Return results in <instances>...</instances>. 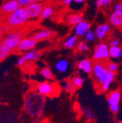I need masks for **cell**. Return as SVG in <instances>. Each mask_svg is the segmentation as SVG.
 I'll list each match as a JSON object with an SVG mask.
<instances>
[{
  "mask_svg": "<svg viewBox=\"0 0 122 123\" xmlns=\"http://www.w3.org/2000/svg\"><path fill=\"white\" fill-rule=\"evenodd\" d=\"M45 98L37 92L28 93L25 98L24 109L26 112L32 117H38L43 111L45 105Z\"/></svg>",
  "mask_w": 122,
  "mask_h": 123,
  "instance_id": "1",
  "label": "cell"
},
{
  "mask_svg": "<svg viewBox=\"0 0 122 123\" xmlns=\"http://www.w3.org/2000/svg\"><path fill=\"white\" fill-rule=\"evenodd\" d=\"M29 17L26 9L23 7H19L16 12L6 16L5 24L10 25L12 28L19 27L25 25L29 21Z\"/></svg>",
  "mask_w": 122,
  "mask_h": 123,
  "instance_id": "2",
  "label": "cell"
},
{
  "mask_svg": "<svg viewBox=\"0 0 122 123\" xmlns=\"http://www.w3.org/2000/svg\"><path fill=\"white\" fill-rule=\"evenodd\" d=\"M22 39L23 35L21 32H11L4 36L1 42V45L5 46L12 51L18 49Z\"/></svg>",
  "mask_w": 122,
  "mask_h": 123,
  "instance_id": "3",
  "label": "cell"
},
{
  "mask_svg": "<svg viewBox=\"0 0 122 123\" xmlns=\"http://www.w3.org/2000/svg\"><path fill=\"white\" fill-rule=\"evenodd\" d=\"M92 73L96 81L97 82V84H99L100 87L108 80L110 74V70H108L107 65H105L102 62H95L94 64Z\"/></svg>",
  "mask_w": 122,
  "mask_h": 123,
  "instance_id": "4",
  "label": "cell"
},
{
  "mask_svg": "<svg viewBox=\"0 0 122 123\" xmlns=\"http://www.w3.org/2000/svg\"><path fill=\"white\" fill-rule=\"evenodd\" d=\"M93 60L96 62H102L110 58V45L104 42L97 43L94 49Z\"/></svg>",
  "mask_w": 122,
  "mask_h": 123,
  "instance_id": "5",
  "label": "cell"
},
{
  "mask_svg": "<svg viewBox=\"0 0 122 123\" xmlns=\"http://www.w3.org/2000/svg\"><path fill=\"white\" fill-rule=\"evenodd\" d=\"M121 98V94L120 91L114 90L110 92L108 95V103L110 110L112 113L116 114L120 108V101Z\"/></svg>",
  "mask_w": 122,
  "mask_h": 123,
  "instance_id": "6",
  "label": "cell"
},
{
  "mask_svg": "<svg viewBox=\"0 0 122 123\" xmlns=\"http://www.w3.org/2000/svg\"><path fill=\"white\" fill-rule=\"evenodd\" d=\"M44 6L42 3L40 2H34L26 7V11L27 12L29 19L33 21V20H37L38 18H40L41 14L42 12Z\"/></svg>",
  "mask_w": 122,
  "mask_h": 123,
  "instance_id": "7",
  "label": "cell"
},
{
  "mask_svg": "<svg viewBox=\"0 0 122 123\" xmlns=\"http://www.w3.org/2000/svg\"><path fill=\"white\" fill-rule=\"evenodd\" d=\"M37 44V41L32 37H23L21 40L17 50L19 52H22V53L27 52L29 51L33 50L35 48Z\"/></svg>",
  "mask_w": 122,
  "mask_h": 123,
  "instance_id": "8",
  "label": "cell"
},
{
  "mask_svg": "<svg viewBox=\"0 0 122 123\" xmlns=\"http://www.w3.org/2000/svg\"><path fill=\"white\" fill-rule=\"evenodd\" d=\"M20 5L18 2V0H7L1 6V11L5 16L10 15V14L16 12Z\"/></svg>",
  "mask_w": 122,
  "mask_h": 123,
  "instance_id": "9",
  "label": "cell"
},
{
  "mask_svg": "<svg viewBox=\"0 0 122 123\" xmlns=\"http://www.w3.org/2000/svg\"><path fill=\"white\" fill-rule=\"evenodd\" d=\"M54 86L50 81H43L37 86V92L45 96H51L54 92Z\"/></svg>",
  "mask_w": 122,
  "mask_h": 123,
  "instance_id": "10",
  "label": "cell"
},
{
  "mask_svg": "<svg viewBox=\"0 0 122 123\" xmlns=\"http://www.w3.org/2000/svg\"><path fill=\"white\" fill-rule=\"evenodd\" d=\"M110 29H111L110 25H109L107 23L98 24L94 29V32L96 34L97 38L99 40H104L110 32Z\"/></svg>",
  "mask_w": 122,
  "mask_h": 123,
  "instance_id": "11",
  "label": "cell"
},
{
  "mask_svg": "<svg viewBox=\"0 0 122 123\" xmlns=\"http://www.w3.org/2000/svg\"><path fill=\"white\" fill-rule=\"evenodd\" d=\"M91 29L90 22L83 20L81 22L74 26V32L78 37H83Z\"/></svg>",
  "mask_w": 122,
  "mask_h": 123,
  "instance_id": "12",
  "label": "cell"
},
{
  "mask_svg": "<svg viewBox=\"0 0 122 123\" xmlns=\"http://www.w3.org/2000/svg\"><path fill=\"white\" fill-rule=\"evenodd\" d=\"M93 67L94 64L92 61L89 59H83L80 60L77 64L78 69L86 74H90L92 73Z\"/></svg>",
  "mask_w": 122,
  "mask_h": 123,
  "instance_id": "13",
  "label": "cell"
},
{
  "mask_svg": "<svg viewBox=\"0 0 122 123\" xmlns=\"http://www.w3.org/2000/svg\"><path fill=\"white\" fill-rule=\"evenodd\" d=\"M110 24L116 28L122 27V12L113 11L109 17Z\"/></svg>",
  "mask_w": 122,
  "mask_h": 123,
  "instance_id": "14",
  "label": "cell"
},
{
  "mask_svg": "<svg viewBox=\"0 0 122 123\" xmlns=\"http://www.w3.org/2000/svg\"><path fill=\"white\" fill-rule=\"evenodd\" d=\"M52 35H53L52 30L49 29H42L41 30H39L36 33H35L32 37L35 38L38 42V41H42L44 40L48 39L52 36Z\"/></svg>",
  "mask_w": 122,
  "mask_h": 123,
  "instance_id": "15",
  "label": "cell"
},
{
  "mask_svg": "<svg viewBox=\"0 0 122 123\" xmlns=\"http://www.w3.org/2000/svg\"><path fill=\"white\" fill-rule=\"evenodd\" d=\"M70 68V62L66 59H61L57 61L55 64V69L57 72L64 73L67 72Z\"/></svg>",
  "mask_w": 122,
  "mask_h": 123,
  "instance_id": "16",
  "label": "cell"
},
{
  "mask_svg": "<svg viewBox=\"0 0 122 123\" xmlns=\"http://www.w3.org/2000/svg\"><path fill=\"white\" fill-rule=\"evenodd\" d=\"M83 20V16L81 13H72L70 14L67 18V24L73 27L75 26L80 22H81Z\"/></svg>",
  "mask_w": 122,
  "mask_h": 123,
  "instance_id": "17",
  "label": "cell"
},
{
  "mask_svg": "<svg viewBox=\"0 0 122 123\" xmlns=\"http://www.w3.org/2000/svg\"><path fill=\"white\" fill-rule=\"evenodd\" d=\"M78 36L76 35H71L64 42V46L67 49H72L77 46Z\"/></svg>",
  "mask_w": 122,
  "mask_h": 123,
  "instance_id": "18",
  "label": "cell"
},
{
  "mask_svg": "<svg viewBox=\"0 0 122 123\" xmlns=\"http://www.w3.org/2000/svg\"><path fill=\"white\" fill-rule=\"evenodd\" d=\"M54 8L51 5H46L44 7L42 12L40 16V20L41 21H45L50 18L54 13Z\"/></svg>",
  "mask_w": 122,
  "mask_h": 123,
  "instance_id": "19",
  "label": "cell"
},
{
  "mask_svg": "<svg viewBox=\"0 0 122 123\" xmlns=\"http://www.w3.org/2000/svg\"><path fill=\"white\" fill-rule=\"evenodd\" d=\"M122 57V48L120 46H110V58L119 59Z\"/></svg>",
  "mask_w": 122,
  "mask_h": 123,
  "instance_id": "20",
  "label": "cell"
},
{
  "mask_svg": "<svg viewBox=\"0 0 122 123\" xmlns=\"http://www.w3.org/2000/svg\"><path fill=\"white\" fill-rule=\"evenodd\" d=\"M115 75H116V74H115V73H113V72H111V71H110V74H109V77H108V80H107L99 88L101 89V91L102 92H107V91H108L109 90V89H110V85H111V84L113 83V80H114V79H115Z\"/></svg>",
  "mask_w": 122,
  "mask_h": 123,
  "instance_id": "21",
  "label": "cell"
},
{
  "mask_svg": "<svg viewBox=\"0 0 122 123\" xmlns=\"http://www.w3.org/2000/svg\"><path fill=\"white\" fill-rule=\"evenodd\" d=\"M24 56H25L27 62H35L40 58V54L36 50L33 49V50L27 51L24 54Z\"/></svg>",
  "mask_w": 122,
  "mask_h": 123,
  "instance_id": "22",
  "label": "cell"
},
{
  "mask_svg": "<svg viewBox=\"0 0 122 123\" xmlns=\"http://www.w3.org/2000/svg\"><path fill=\"white\" fill-rule=\"evenodd\" d=\"M40 73L44 77V78L46 79L50 80V79H52L53 78V71L51 70V68H49L48 67H45V68H42L41 70H40Z\"/></svg>",
  "mask_w": 122,
  "mask_h": 123,
  "instance_id": "23",
  "label": "cell"
},
{
  "mask_svg": "<svg viewBox=\"0 0 122 123\" xmlns=\"http://www.w3.org/2000/svg\"><path fill=\"white\" fill-rule=\"evenodd\" d=\"M84 37L86 43H94L96 40V39H97L96 34L94 32V30L92 29H90Z\"/></svg>",
  "mask_w": 122,
  "mask_h": 123,
  "instance_id": "24",
  "label": "cell"
},
{
  "mask_svg": "<svg viewBox=\"0 0 122 123\" xmlns=\"http://www.w3.org/2000/svg\"><path fill=\"white\" fill-rule=\"evenodd\" d=\"M76 88H81L84 83V79L80 75H75L71 80Z\"/></svg>",
  "mask_w": 122,
  "mask_h": 123,
  "instance_id": "25",
  "label": "cell"
},
{
  "mask_svg": "<svg viewBox=\"0 0 122 123\" xmlns=\"http://www.w3.org/2000/svg\"><path fill=\"white\" fill-rule=\"evenodd\" d=\"M75 85L73 84L72 81H65L64 82V84H63V89H64L65 92H69V93H72L73 92L75 89Z\"/></svg>",
  "mask_w": 122,
  "mask_h": 123,
  "instance_id": "26",
  "label": "cell"
},
{
  "mask_svg": "<svg viewBox=\"0 0 122 123\" xmlns=\"http://www.w3.org/2000/svg\"><path fill=\"white\" fill-rule=\"evenodd\" d=\"M113 0H97L96 1V6L99 7H108L111 5Z\"/></svg>",
  "mask_w": 122,
  "mask_h": 123,
  "instance_id": "27",
  "label": "cell"
},
{
  "mask_svg": "<svg viewBox=\"0 0 122 123\" xmlns=\"http://www.w3.org/2000/svg\"><path fill=\"white\" fill-rule=\"evenodd\" d=\"M83 115L85 116V117L89 120V121H92L95 119V115H94V113L93 112V111L88 109V108H85L83 110Z\"/></svg>",
  "mask_w": 122,
  "mask_h": 123,
  "instance_id": "28",
  "label": "cell"
},
{
  "mask_svg": "<svg viewBox=\"0 0 122 123\" xmlns=\"http://www.w3.org/2000/svg\"><path fill=\"white\" fill-rule=\"evenodd\" d=\"M76 48H77L78 51H79L81 53L86 52V51H88L89 50V47H88L87 43L86 42H83V41H81V42L78 43Z\"/></svg>",
  "mask_w": 122,
  "mask_h": 123,
  "instance_id": "29",
  "label": "cell"
},
{
  "mask_svg": "<svg viewBox=\"0 0 122 123\" xmlns=\"http://www.w3.org/2000/svg\"><path fill=\"white\" fill-rule=\"evenodd\" d=\"M38 2L39 0H18V2L20 7L23 8H26V7H28L29 5L34 2Z\"/></svg>",
  "mask_w": 122,
  "mask_h": 123,
  "instance_id": "30",
  "label": "cell"
},
{
  "mask_svg": "<svg viewBox=\"0 0 122 123\" xmlns=\"http://www.w3.org/2000/svg\"><path fill=\"white\" fill-rule=\"evenodd\" d=\"M27 62V60L25 57L24 55H22L21 56L19 57V59L17 61V65L18 67H23V65H25Z\"/></svg>",
  "mask_w": 122,
  "mask_h": 123,
  "instance_id": "31",
  "label": "cell"
},
{
  "mask_svg": "<svg viewBox=\"0 0 122 123\" xmlns=\"http://www.w3.org/2000/svg\"><path fill=\"white\" fill-rule=\"evenodd\" d=\"M107 67H108V68L110 71L113 72V73H116L118 70V65L115 62H109L108 65H107Z\"/></svg>",
  "mask_w": 122,
  "mask_h": 123,
  "instance_id": "32",
  "label": "cell"
},
{
  "mask_svg": "<svg viewBox=\"0 0 122 123\" xmlns=\"http://www.w3.org/2000/svg\"><path fill=\"white\" fill-rule=\"evenodd\" d=\"M113 11L114 12H122V3L117 2L113 7Z\"/></svg>",
  "mask_w": 122,
  "mask_h": 123,
  "instance_id": "33",
  "label": "cell"
},
{
  "mask_svg": "<svg viewBox=\"0 0 122 123\" xmlns=\"http://www.w3.org/2000/svg\"><path fill=\"white\" fill-rule=\"evenodd\" d=\"M120 44V40L117 37H115L112 40H110L109 45L110 46H118Z\"/></svg>",
  "mask_w": 122,
  "mask_h": 123,
  "instance_id": "34",
  "label": "cell"
},
{
  "mask_svg": "<svg viewBox=\"0 0 122 123\" xmlns=\"http://www.w3.org/2000/svg\"><path fill=\"white\" fill-rule=\"evenodd\" d=\"M86 0H73L72 3L76 5H82Z\"/></svg>",
  "mask_w": 122,
  "mask_h": 123,
  "instance_id": "35",
  "label": "cell"
},
{
  "mask_svg": "<svg viewBox=\"0 0 122 123\" xmlns=\"http://www.w3.org/2000/svg\"><path fill=\"white\" fill-rule=\"evenodd\" d=\"M62 2L65 6H70L72 4L73 0H62Z\"/></svg>",
  "mask_w": 122,
  "mask_h": 123,
  "instance_id": "36",
  "label": "cell"
},
{
  "mask_svg": "<svg viewBox=\"0 0 122 123\" xmlns=\"http://www.w3.org/2000/svg\"><path fill=\"white\" fill-rule=\"evenodd\" d=\"M12 26H10V25H8V24H5V26H4V29H5V32H7L8 33L9 32H10V31L12 30Z\"/></svg>",
  "mask_w": 122,
  "mask_h": 123,
  "instance_id": "37",
  "label": "cell"
},
{
  "mask_svg": "<svg viewBox=\"0 0 122 123\" xmlns=\"http://www.w3.org/2000/svg\"><path fill=\"white\" fill-rule=\"evenodd\" d=\"M5 31L4 29V27L2 26H1V27H0V35H1V37H3V32Z\"/></svg>",
  "mask_w": 122,
  "mask_h": 123,
  "instance_id": "38",
  "label": "cell"
},
{
  "mask_svg": "<svg viewBox=\"0 0 122 123\" xmlns=\"http://www.w3.org/2000/svg\"><path fill=\"white\" fill-rule=\"evenodd\" d=\"M4 74H5V75H7V74H8V70H6V71L4 73Z\"/></svg>",
  "mask_w": 122,
  "mask_h": 123,
  "instance_id": "39",
  "label": "cell"
},
{
  "mask_svg": "<svg viewBox=\"0 0 122 123\" xmlns=\"http://www.w3.org/2000/svg\"><path fill=\"white\" fill-rule=\"evenodd\" d=\"M43 1H45V0H39V2H43Z\"/></svg>",
  "mask_w": 122,
  "mask_h": 123,
  "instance_id": "40",
  "label": "cell"
}]
</instances>
